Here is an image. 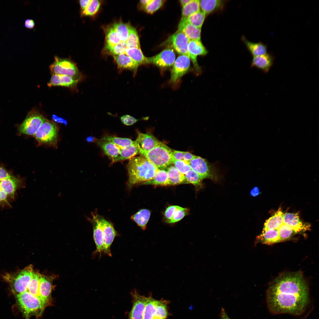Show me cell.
<instances>
[{"label":"cell","instance_id":"6da1fadb","mask_svg":"<svg viewBox=\"0 0 319 319\" xmlns=\"http://www.w3.org/2000/svg\"><path fill=\"white\" fill-rule=\"evenodd\" d=\"M308 295L287 290L268 289L266 301L270 312L274 314L299 315L305 310Z\"/></svg>","mask_w":319,"mask_h":319},{"label":"cell","instance_id":"7a4b0ae2","mask_svg":"<svg viewBox=\"0 0 319 319\" xmlns=\"http://www.w3.org/2000/svg\"><path fill=\"white\" fill-rule=\"evenodd\" d=\"M127 169L128 178L127 185L130 189L136 184H141L152 179L159 169L141 155L129 159Z\"/></svg>","mask_w":319,"mask_h":319},{"label":"cell","instance_id":"3957f363","mask_svg":"<svg viewBox=\"0 0 319 319\" xmlns=\"http://www.w3.org/2000/svg\"><path fill=\"white\" fill-rule=\"evenodd\" d=\"M139 149V154L159 169L166 170L172 164V149L160 141L154 148L149 151Z\"/></svg>","mask_w":319,"mask_h":319},{"label":"cell","instance_id":"277c9868","mask_svg":"<svg viewBox=\"0 0 319 319\" xmlns=\"http://www.w3.org/2000/svg\"><path fill=\"white\" fill-rule=\"evenodd\" d=\"M17 297L26 319H29L32 315L40 317L47 306L43 301L27 291L17 294Z\"/></svg>","mask_w":319,"mask_h":319},{"label":"cell","instance_id":"5b68a950","mask_svg":"<svg viewBox=\"0 0 319 319\" xmlns=\"http://www.w3.org/2000/svg\"><path fill=\"white\" fill-rule=\"evenodd\" d=\"M33 272V266L30 265L18 271L5 274L2 277L17 294L27 291Z\"/></svg>","mask_w":319,"mask_h":319},{"label":"cell","instance_id":"8992f818","mask_svg":"<svg viewBox=\"0 0 319 319\" xmlns=\"http://www.w3.org/2000/svg\"><path fill=\"white\" fill-rule=\"evenodd\" d=\"M192 170L197 172L203 180L209 179L217 181L220 178L218 170L214 165L200 157H197L188 162Z\"/></svg>","mask_w":319,"mask_h":319},{"label":"cell","instance_id":"52a82bcc","mask_svg":"<svg viewBox=\"0 0 319 319\" xmlns=\"http://www.w3.org/2000/svg\"><path fill=\"white\" fill-rule=\"evenodd\" d=\"M58 132L56 124L45 119L34 136L41 144L54 146L56 144Z\"/></svg>","mask_w":319,"mask_h":319},{"label":"cell","instance_id":"ba28073f","mask_svg":"<svg viewBox=\"0 0 319 319\" xmlns=\"http://www.w3.org/2000/svg\"><path fill=\"white\" fill-rule=\"evenodd\" d=\"M53 74L68 75L80 80L81 74L76 64L70 59L54 57V61L49 67Z\"/></svg>","mask_w":319,"mask_h":319},{"label":"cell","instance_id":"9c48e42d","mask_svg":"<svg viewBox=\"0 0 319 319\" xmlns=\"http://www.w3.org/2000/svg\"><path fill=\"white\" fill-rule=\"evenodd\" d=\"M45 119L38 111L33 109L20 125L19 130L22 133L34 135Z\"/></svg>","mask_w":319,"mask_h":319},{"label":"cell","instance_id":"30bf717a","mask_svg":"<svg viewBox=\"0 0 319 319\" xmlns=\"http://www.w3.org/2000/svg\"><path fill=\"white\" fill-rule=\"evenodd\" d=\"M147 58V64H153L164 70L173 65L175 60V55L173 49L168 48Z\"/></svg>","mask_w":319,"mask_h":319},{"label":"cell","instance_id":"8fae6325","mask_svg":"<svg viewBox=\"0 0 319 319\" xmlns=\"http://www.w3.org/2000/svg\"><path fill=\"white\" fill-rule=\"evenodd\" d=\"M172 66L170 82L172 84H175L189 70L190 59L186 56L180 55L175 60Z\"/></svg>","mask_w":319,"mask_h":319},{"label":"cell","instance_id":"7c38bea8","mask_svg":"<svg viewBox=\"0 0 319 319\" xmlns=\"http://www.w3.org/2000/svg\"><path fill=\"white\" fill-rule=\"evenodd\" d=\"M92 218H88L93 227V237L96 245V249L94 253L100 254L103 252L104 246V237L101 222L99 215L97 213H91Z\"/></svg>","mask_w":319,"mask_h":319},{"label":"cell","instance_id":"4fadbf2b","mask_svg":"<svg viewBox=\"0 0 319 319\" xmlns=\"http://www.w3.org/2000/svg\"><path fill=\"white\" fill-rule=\"evenodd\" d=\"M188 57L191 59L196 71L199 74L201 70L197 61L198 56H205L208 51L200 40H189L188 47Z\"/></svg>","mask_w":319,"mask_h":319},{"label":"cell","instance_id":"5bb4252c","mask_svg":"<svg viewBox=\"0 0 319 319\" xmlns=\"http://www.w3.org/2000/svg\"><path fill=\"white\" fill-rule=\"evenodd\" d=\"M132 307L128 319H144V313L147 297L140 294L134 290L131 293Z\"/></svg>","mask_w":319,"mask_h":319},{"label":"cell","instance_id":"9a60e30c","mask_svg":"<svg viewBox=\"0 0 319 319\" xmlns=\"http://www.w3.org/2000/svg\"><path fill=\"white\" fill-rule=\"evenodd\" d=\"M102 226L104 237V246L103 252L111 256L110 249L111 246L115 237L118 235L113 225L111 223L99 215Z\"/></svg>","mask_w":319,"mask_h":319},{"label":"cell","instance_id":"2e32d148","mask_svg":"<svg viewBox=\"0 0 319 319\" xmlns=\"http://www.w3.org/2000/svg\"><path fill=\"white\" fill-rule=\"evenodd\" d=\"M189 41L183 33L177 30L169 38L167 43L178 53L188 57V47Z\"/></svg>","mask_w":319,"mask_h":319},{"label":"cell","instance_id":"e0dca14e","mask_svg":"<svg viewBox=\"0 0 319 319\" xmlns=\"http://www.w3.org/2000/svg\"><path fill=\"white\" fill-rule=\"evenodd\" d=\"M284 223L292 228L297 233L310 229V225L303 223L298 213H286L283 215Z\"/></svg>","mask_w":319,"mask_h":319},{"label":"cell","instance_id":"ac0fdd59","mask_svg":"<svg viewBox=\"0 0 319 319\" xmlns=\"http://www.w3.org/2000/svg\"><path fill=\"white\" fill-rule=\"evenodd\" d=\"M52 278L40 274L39 287V295L40 300L48 306L51 303V300L52 289Z\"/></svg>","mask_w":319,"mask_h":319},{"label":"cell","instance_id":"d6986e66","mask_svg":"<svg viewBox=\"0 0 319 319\" xmlns=\"http://www.w3.org/2000/svg\"><path fill=\"white\" fill-rule=\"evenodd\" d=\"M251 67H255L267 73L272 67L274 61V56L270 53L264 55L253 56Z\"/></svg>","mask_w":319,"mask_h":319},{"label":"cell","instance_id":"ffe728a7","mask_svg":"<svg viewBox=\"0 0 319 319\" xmlns=\"http://www.w3.org/2000/svg\"><path fill=\"white\" fill-rule=\"evenodd\" d=\"M79 80L68 75L53 74L47 85L49 87L61 86L73 87L76 86Z\"/></svg>","mask_w":319,"mask_h":319},{"label":"cell","instance_id":"44dd1931","mask_svg":"<svg viewBox=\"0 0 319 319\" xmlns=\"http://www.w3.org/2000/svg\"><path fill=\"white\" fill-rule=\"evenodd\" d=\"M138 136L135 140L139 148L149 151L154 148L160 141L154 136L148 133L137 132Z\"/></svg>","mask_w":319,"mask_h":319},{"label":"cell","instance_id":"7402d4cb","mask_svg":"<svg viewBox=\"0 0 319 319\" xmlns=\"http://www.w3.org/2000/svg\"><path fill=\"white\" fill-rule=\"evenodd\" d=\"M201 29L187 22L185 19H183L180 20L178 30L183 33L189 40H201Z\"/></svg>","mask_w":319,"mask_h":319},{"label":"cell","instance_id":"603a6c76","mask_svg":"<svg viewBox=\"0 0 319 319\" xmlns=\"http://www.w3.org/2000/svg\"><path fill=\"white\" fill-rule=\"evenodd\" d=\"M112 56L119 69L132 71L134 73V75L136 73L139 66L131 58L123 54Z\"/></svg>","mask_w":319,"mask_h":319},{"label":"cell","instance_id":"cb8c5ba5","mask_svg":"<svg viewBox=\"0 0 319 319\" xmlns=\"http://www.w3.org/2000/svg\"><path fill=\"white\" fill-rule=\"evenodd\" d=\"M224 1L220 0H199L201 11L206 15L222 9L224 4Z\"/></svg>","mask_w":319,"mask_h":319},{"label":"cell","instance_id":"d4e9b609","mask_svg":"<svg viewBox=\"0 0 319 319\" xmlns=\"http://www.w3.org/2000/svg\"><path fill=\"white\" fill-rule=\"evenodd\" d=\"M134 141L135 142L134 144L120 149L119 155L117 158L112 160L113 162H115L129 160L139 153L138 145L135 141Z\"/></svg>","mask_w":319,"mask_h":319},{"label":"cell","instance_id":"484cf974","mask_svg":"<svg viewBox=\"0 0 319 319\" xmlns=\"http://www.w3.org/2000/svg\"><path fill=\"white\" fill-rule=\"evenodd\" d=\"M257 239L262 243L268 245L281 242L278 229L263 230L261 234L257 237Z\"/></svg>","mask_w":319,"mask_h":319},{"label":"cell","instance_id":"4316f807","mask_svg":"<svg viewBox=\"0 0 319 319\" xmlns=\"http://www.w3.org/2000/svg\"><path fill=\"white\" fill-rule=\"evenodd\" d=\"M283 214L281 207H279L273 215L266 220L263 230L278 229L284 224Z\"/></svg>","mask_w":319,"mask_h":319},{"label":"cell","instance_id":"83f0119b","mask_svg":"<svg viewBox=\"0 0 319 319\" xmlns=\"http://www.w3.org/2000/svg\"><path fill=\"white\" fill-rule=\"evenodd\" d=\"M242 39L253 56L261 55L267 53L268 47L264 43L261 42H252L247 40L244 37L242 38Z\"/></svg>","mask_w":319,"mask_h":319},{"label":"cell","instance_id":"f1b7e54d","mask_svg":"<svg viewBox=\"0 0 319 319\" xmlns=\"http://www.w3.org/2000/svg\"><path fill=\"white\" fill-rule=\"evenodd\" d=\"M166 170L169 185L185 184L184 175L181 173L174 165H170Z\"/></svg>","mask_w":319,"mask_h":319},{"label":"cell","instance_id":"f546056e","mask_svg":"<svg viewBox=\"0 0 319 319\" xmlns=\"http://www.w3.org/2000/svg\"><path fill=\"white\" fill-rule=\"evenodd\" d=\"M96 142L104 153L112 160L119 155L120 149L114 144L109 142L99 140Z\"/></svg>","mask_w":319,"mask_h":319},{"label":"cell","instance_id":"4dcf8cb0","mask_svg":"<svg viewBox=\"0 0 319 319\" xmlns=\"http://www.w3.org/2000/svg\"><path fill=\"white\" fill-rule=\"evenodd\" d=\"M150 215L151 212L149 210L143 209L131 216L130 219L135 222L141 229L144 230L146 228Z\"/></svg>","mask_w":319,"mask_h":319},{"label":"cell","instance_id":"1f68e13d","mask_svg":"<svg viewBox=\"0 0 319 319\" xmlns=\"http://www.w3.org/2000/svg\"><path fill=\"white\" fill-rule=\"evenodd\" d=\"M18 184L17 180L11 176L0 180V188L8 196L12 197L14 196Z\"/></svg>","mask_w":319,"mask_h":319},{"label":"cell","instance_id":"d6a6232c","mask_svg":"<svg viewBox=\"0 0 319 319\" xmlns=\"http://www.w3.org/2000/svg\"><path fill=\"white\" fill-rule=\"evenodd\" d=\"M142 184L163 186L169 185L166 170L159 169L152 179L141 184Z\"/></svg>","mask_w":319,"mask_h":319},{"label":"cell","instance_id":"836d02e7","mask_svg":"<svg viewBox=\"0 0 319 319\" xmlns=\"http://www.w3.org/2000/svg\"><path fill=\"white\" fill-rule=\"evenodd\" d=\"M125 54L131 58L139 66L147 64V57L144 55L141 48H128Z\"/></svg>","mask_w":319,"mask_h":319},{"label":"cell","instance_id":"e575fe53","mask_svg":"<svg viewBox=\"0 0 319 319\" xmlns=\"http://www.w3.org/2000/svg\"><path fill=\"white\" fill-rule=\"evenodd\" d=\"M98 140L109 142L121 149L134 144L135 141L127 138H123L109 135L106 136Z\"/></svg>","mask_w":319,"mask_h":319},{"label":"cell","instance_id":"d590c367","mask_svg":"<svg viewBox=\"0 0 319 319\" xmlns=\"http://www.w3.org/2000/svg\"><path fill=\"white\" fill-rule=\"evenodd\" d=\"M184 176L185 184H191L194 186L197 190L203 188L204 186L202 183L203 180L197 172L192 169L185 174Z\"/></svg>","mask_w":319,"mask_h":319},{"label":"cell","instance_id":"8d00e7d4","mask_svg":"<svg viewBox=\"0 0 319 319\" xmlns=\"http://www.w3.org/2000/svg\"><path fill=\"white\" fill-rule=\"evenodd\" d=\"M200 10L199 0H191L183 7L181 20L186 19L190 15Z\"/></svg>","mask_w":319,"mask_h":319},{"label":"cell","instance_id":"74e56055","mask_svg":"<svg viewBox=\"0 0 319 319\" xmlns=\"http://www.w3.org/2000/svg\"><path fill=\"white\" fill-rule=\"evenodd\" d=\"M130 25L129 24L120 21L114 23L112 25L121 41H126L127 40Z\"/></svg>","mask_w":319,"mask_h":319},{"label":"cell","instance_id":"f35d334b","mask_svg":"<svg viewBox=\"0 0 319 319\" xmlns=\"http://www.w3.org/2000/svg\"><path fill=\"white\" fill-rule=\"evenodd\" d=\"M126 42L127 48H140L139 37L136 30L130 25Z\"/></svg>","mask_w":319,"mask_h":319},{"label":"cell","instance_id":"ab89813d","mask_svg":"<svg viewBox=\"0 0 319 319\" xmlns=\"http://www.w3.org/2000/svg\"><path fill=\"white\" fill-rule=\"evenodd\" d=\"M156 300L151 296L147 297L144 313V319H153L154 318Z\"/></svg>","mask_w":319,"mask_h":319},{"label":"cell","instance_id":"60d3db41","mask_svg":"<svg viewBox=\"0 0 319 319\" xmlns=\"http://www.w3.org/2000/svg\"><path fill=\"white\" fill-rule=\"evenodd\" d=\"M168 303V301L165 300H156L154 318L166 319L168 315L167 308Z\"/></svg>","mask_w":319,"mask_h":319},{"label":"cell","instance_id":"b9f144b4","mask_svg":"<svg viewBox=\"0 0 319 319\" xmlns=\"http://www.w3.org/2000/svg\"><path fill=\"white\" fill-rule=\"evenodd\" d=\"M206 17V14L200 10L190 15L185 19L195 27L201 29Z\"/></svg>","mask_w":319,"mask_h":319},{"label":"cell","instance_id":"7bdbcfd3","mask_svg":"<svg viewBox=\"0 0 319 319\" xmlns=\"http://www.w3.org/2000/svg\"><path fill=\"white\" fill-rule=\"evenodd\" d=\"M40 275L38 272L33 271L32 278L28 285L27 290L39 299V287Z\"/></svg>","mask_w":319,"mask_h":319},{"label":"cell","instance_id":"ee69618b","mask_svg":"<svg viewBox=\"0 0 319 319\" xmlns=\"http://www.w3.org/2000/svg\"><path fill=\"white\" fill-rule=\"evenodd\" d=\"M106 44L105 47H109L115 45L121 41L112 26L108 28L106 33Z\"/></svg>","mask_w":319,"mask_h":319},{"label":"cell","instance_id":"f6af8a7d","mask_svg":"<svg viewBox=\"0 0 319 319\" xmlns=\"http://www.w3.org/2000/svg\"><path fill=\"white\" fill-rule=\"evenodd\" d=\"M278 230L280 242L286 241L290 239L292 236L297 234L292 228L284 223Z\"/></svg>","mask_w":319,"mask_h":319},{"label":"cell","instance_id":"bcb514c9","mask_svg":"<svg viewBox=\"0 0 319 319\" xmlns=\"http://www.w3.org/2000/svg\"><path fill=\"white\" fill-rule=\"evenodd\" d=\"M101 2L97 0H91L86 8L81 12L83 15L91 16L96 14L98 11Z\"/></svg>","mask_w":319,"mask_h":319},{"label":"cell","instance_id":"7dc6e473","mask_svg":"<svg viewBox=\"0 0 319 319\" xmlns=\"http://www.w3.org/2000/svg\"><path fill=\"white\" fill-rule=\"evenodd\" d=\"M165 1L163 0H151L144 7V9L147 12L152 14L160 9Z\"/></svg>","mask_w":319,"mask_h":319},{"label":"cell","instance_id":"c3c4849f","mask_svg":"<svg viewBox=\"0 0 319 319\" xmlns=\"http://www.w3.org/2000/svg\"><path fill=\"white\" fill-rule=\"evenodd\" d=\"M172 164L181 173L184 175L191 169L188 163L184 160H173Z\"/></svg>","mask_w":319,"mask_h":319},{"label":"cell","instance_id":"681fc988","mask_svg":"<svg viewBox=\"0 0 319 319\" xmlns=\"http://www.w3.org/2000/svg\"><path fill=\"white\" fill-rule=\"evenodd\" d=\"M188 212V209L181 207L175 211L171 219L167 222L172 223L178 222L186 215Z\"/></svg>","mask_w":319,"mask_h":319},{"label":"cell","instance_id":"f907efd6","mask_svg":"<svg viewBox=\"0 0 319 319\" xmlns=\"http://www.w3.org/2000/svg\"><path fill=\"white\" fill-rule=\"evenodd\" d=\"M181 207L176 205L171 206L168 207L166 209L164 213L165 217L167 220L166 222L170 220L175 211Z\"/></svg>","mask_w":319,"mask_h":319},{"label":"cell","instance_id":"816d5d0a","mask_svg":"<svg viewBox=\"0 0 319 319\" xmlns=\"http://www.w3.org/2000/svg\"><path fill=\"white\" fill-rule=\"evenodd\" d=\"M121 121L124 125L126 126L133 125L141 119H136L134 117L128 115H125L120 118Z\"/></svg>","mask_w":319,"mask_h":319},{"label":"cell","instance_id":"f5cc1de1","mask_svg":"<svg viewBox=\"0 0 319 319\" xmlns=\"http://www.w3.org/2000/svg\"><path fill=\"white\" fill-rule=\"evenodd\" d=\"M184 152H185L172 149V156L173 159L176 160H184Z\"/></svg>","mask_w":319,"mask_h":319},{"label":"cell","instance_id":"db71d44e","mask_svg":"<svg viewBox=\"0 0 319 319\" xmlns=\"http://www.w3.org/2000/svg\"><path fill=\"white\" fill-rule=\"evenodd\" d=\"M197 157V156L194 155L189 152H185L183 156V159L185 161L188 162L196 158Z\"/></svg>","mask_w":319,"mask_h":319},{"label":"cell","instance_id":"11a10c76","mask_svg":"<svg viewBox=\"0 0 319 319\" xmlns=\"http://www.w3.org/2000/svg\"><path fill=\"white\" fill-rule=\"evenodd\" d=\"M11 176L4 168L0 167V180Z\"/></svg>","mask_w":319,"mask_h":319},{"label":"cell","instance_id":"9f6ffc18","mask_svg":"<svg viewBox=\"0 0 319 319\" xmlns=\"http://www.w3.org/2000/svg\"><path fill=\"white\" fill-rule=\"evenodd\" d=\"M52 117L53 119L56 122L63 123L65 125H66L67 123L66 120L55 115H53Z\"/></svg>","mask_w":319,"mask_h":319},{"label":"cell","instance_id":"6f0895ef","mask_svg":"<svg viewBox=\"0 0 319 319\" xmlns=\"http://www.w3.org/2000/svg\"><path fill=\"white\" fill-rule=\"evenodd\" d=\"M35 25V23L32 19H27L25 21V25L28 29H32L34 27Z\"/></svg>","mask_w":319,"mask_h":319},{"label":"cell","instance_id":"680465c9","mask_svg":"<svg viewBox=\"0 0 319 319\" xmlns=\"http://www.w3.org/2000/svg\"><path fill=\"white\" fill-rule=\"evenodd\" d=\"M91 0H81L79 1L82 11L84 10L87 7Z\"/></svg>","mask_w":319,"mask_h":319},{"label":"cell","instance_id":"91938a15","mask_svg":"<svg viewBox=\"0 0 319 319\" xmlns=\"http://www.w3.org/2000/svg\"><path fill=\"white\" fill-rule=\"evenodd\" d=\"M260 193L259 190L258 188L256 187L253 188L250 191V194L253 196H257Z\"/></svg>","mask_w":319,"mask_h":319},{"label":"cell","instance_id":"94428289","mask_svg":"<svg viewBox=\"0 0 319 319\" xmlns=\"http://www.w3.org/2000/svg\"><path fill=\"white\" fill-rule=\"evenodd\" d=\"M7 196V194L0 188V201H6Z\"/></svg>","mask_w":319,"mask_h":319},{"label":"cell","instance_id":"6125c7cd","mask_svg":"<svg viewBox=\"0 0 319 319\" xmlns=\"http://www.w3.org/2000/svg\"><path fill=\"white\" fill-rule=\"evenodd\" d=\"M221 314L222 319H231L229 317L223 308L222 310Z\"/></svg>","mask_w":319,"mask_h":319},{"label":"cell","instance_id":"be15d7a7","mask_svg":"<svg viewBox=\"0 0 319 319\" xmlns=\"http://www.w3.org/2000/svg\"><path fill=\"white\" fill-rule=\"evenodd\" d=\"M151 0H142L140 1L141 4L144 7Z\"/></svg>","mask_w":319,"mask_h":319},{"label":"cell","instance_id":"e7e4bbea","mask_svg":"<svg viewBox=\"0 0 319 319\" xmlns=\"http://www.w3.org/2000/svg\"><path fill=\"white\" fill-rule=\"evenodd\" d=\"M191 0H180V1L183 7L189 3Z\"/></svg>","mask_w":319,"mask_h":319},{"label":"cell","instance_id":"03108f58","mask_svg":"<svg viewBox=\"0 0 319 319\" xmlns=\"http://www.w3.org/2000/svg\"><path fill=\"white\" fill-rule=\"evenodd\" d=\"M153 319H161V318H153Z\"/></svg>","mask_w":319,"mask_h":319}]
</instances>
